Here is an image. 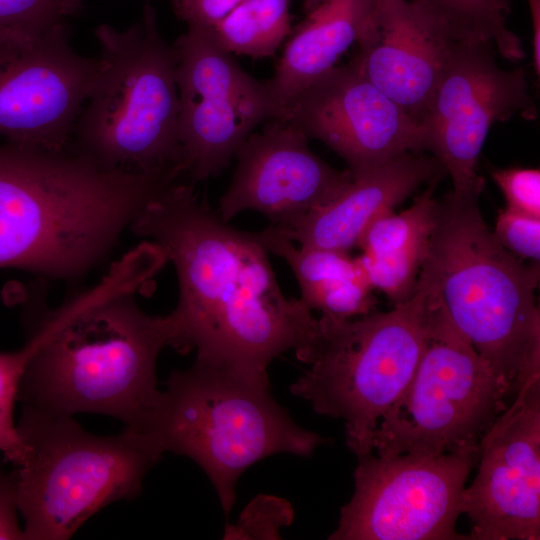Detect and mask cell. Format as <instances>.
Returning <instances> with one entry per match:
<instances>
[{"mask_svg": "<svg viewBox=\"0 0 540 540\" xmlns=\"http://www.w3.org/2000/svg\"><path fill=\"white\" fill-rule=\"evenodd\" d=\"M507 389L449 319L435 288L426 342L403 392L380 419L378 455L475 449L506 408Z\"/></svg>", "mask_w": 540, "mask_h": 540, "instance_id": "obj_8", "label": "cell"}, {"mask_svg": "<svg viewBox=\"0 0 540 540\" xmlns=\"http://www.w3.org/2000/svg\"><path fill=\"white\" fill-rule=\"evenodd\" d=\"M143 241L92 289L46 312L29 327L30 355L17 391L23 408L52 415L97 413L137 432L160 390L156 362L175 348L170 315L151 316L134 294L167 262Z\"/></svg>", "mask_w": 540, "mask_h": 540, "instance_id": "obj_2", "label": "cell"}, {"mask_svg": "<svg viewBox=\"0 0 540 540\" xmlns=\"http://www.w3.org/2000/svg\"><path fill=\"white\" fill-rule=\"evenodd\" d=\"M491 43L454 42L421 120L425 150L451 176L453 194L479 198L484 180L477 163L491 126L517 114L536 117L522 68L504 70Z\"/></svg>", "mask_w": 540, "mask_h": 540, "instance_id": "obj_11", "label": "cell"}, {"mask_svg": "<svg viewBox=\"0 0 540 540\" xmlns=\"http://www.w3.org/2000/svg\"><path fill=\"white\" fill-rule=\"evenodd\" d=\"M533 26L532 50L533 68L536 76L540 75V0H527Z\"/></svg>", "mask_w": 540, "mask_h": 540, "instance_id": "obj_29", "label": "cell"}, {"mask_svg": "<svg viewBox=\"0 0 540 540\" xmlns=\"http://www.w3.org/2000/svg\"><path fill=\"white\" fill-rule=\"evenodd\" d=\"M158 244L178 278L169 313L175 349L230 367L267 372L280 354L306 347L318 318L280 289L255 233L237 230L198 200L192 183L175 182L130 224Z\"/></svg>", "mask_w": 540, "mask_h": 540, "instance_id": "obj_1", "label": "cell"}, {"mask_svg": "<svg viewBox=\"0 0 540 540\" xmlns=\"http://www.w3.org/2000/svg\"><path fill=\"white\" fill-rule=\"evenodd\" d=\"M479 198L437 200L423 268L449 319L515 395L540 378L539 262L525 264L498 241Z\"/></svg>", "mask_w": 540, "mask_h": 540, "instance_id": "obj_3", "label": "cell"}, {"mask_svg": "<svg viewBox=\"0 0 540 540\" xmlns=\"http://www.w3.org/2000/svg\"><path fill=\"white\" fill-rule=\"evenodd\" d=\"M97 59L71 47L64 21L36 32L0 31V136L49 151L71 146Z\"/></svg>", "mask_w": 540, "mask_h": 540, "instance_id": "obj_12", "label": "cell"}, {"mask_svg": "<svg viewBox=\"0 0 540 540\" xmlns=\"http://www.w3.org/2000/svg\"><path fill=\"white\" fill-rule=\"evenodd\" d=\"M139 434L156 452L186 456L211 480L227 515L241 474L279 453L311 456L327 439L298 426L273 397L267 372L196 358L172 370Z\"/></svg>", "mask_w": 540, "mask_h": 540, "instance_id": "obj_4", "label": "cell"}, {"mask_svg": "<svg viewBox=\"0 0 540 540\" xmlns=\"http://www.w3.org/2000/svg\"><path fill=\"white\" fill-rule=\"evenodd\" d=\"M172 46L181 171L202 181L222 172L246 138L282 118V110L265 83L244 71L208 28L188 27Z\"/></svg>", "mask_w": 540, "mask_h": 540, "instance_id": "obj_10", "label": "cell"}, {"mask_svg": "<svg viewBox=\"0 0 540 540\" xmlns=\"http://www.w3.org/2000/svg\"><path fill=\"white\" fill-rule=\"evenodd\" d=\"M478 447L436 456L357 457L355 490L331 540H457L466 480Z\"/></svg>", "mask_w": 540, "mask_h": 540, "instance_id": "obj_9", "label": "cell"}, {"mask_svg": "<svg viewBox=\"0 0 540 540\" xmlns=\"http://www.w3.org/2000/svg\"><path fill=\"white\" fill-rule=\"evenodd\" d=\"M357 43L351 63L421 122L454 42L407 0H377Z\"/></svg>", "mask_w": 540, "mask_h": 540, "instance_id": "obj_16", "label": "cell"}, {"mask_svg": "<svg viewBox=\"0 0 540 540\" xmlns=\"http://www.w3.org/2000/svg\"><path fill=\"white\" fill-rule=\"evenodd\" d=\"M435 287L421 270L414 294L387 312L318 318L311 342L296 352L308 369L290 392L323 416L342 419L357 456L373 451L385 412L410 381L422 354Z\"/></svg>", "mask_w": 540, "mask_h": 540, "instance_id": "obj_6", "label": "cell"}, {"mask_svg": "<svg viewBox=\"0 0 540 540\" xmlns=\"http://www.w3.org/2000/svg\"><path fill=\"white\" fill-rule=\"evenodd\" d=\"M282 119L337 153L353 178L406 153L425 151L421 122L351 62L334 66L310 83L286 106Z\"/></svg>", "mask_w": 540, "mask_h": 540, "instance_id": "obj_14", "label": "cell"}, {"mask_svg": "<svg viewBox=\"0 0 540 540\" xmlns=\"http://www.w3.org/2000/svg\"><path fill=\"white\" fill-rule=\"evenodd\" d=\"M268 252L281 257L293 271L300 299L321 316L353 319L373 312L377 303L358 257L349 252L296 246L275 227L255 232Z\"/></svg>", "mask_w": 540, "mask_h": 540, "instance_id": "obj_19", "label": "cell"}, {"mask_svg": "<svg viewBox=\"0 0 540 540\" xmlns=\"http://www.w3.org/2000/svg\"><path fill=\"white\" fill-rule=\"evenodd\" d=\"M308 139L282 118L252 132L235 154L237 166L219 199L218 216L228 222L253 210L271 226L284 228L337 197L353 176L324 162L309 148Z\"/></svg>", "mask_w": 540, "mask_h": 540, "instance_id": "obj_15", "label": "cell"}, {"mask_svg": "<svg viewBox=\"0 0 540 540\" xmlns=\"http://www.w3.org/2000/svg\"><path fill=\"white\" fill-rule=\"evenodd\" d=\"M377 0H325L307 13L265 85L282 110L361 36Z\"/></svg>", "mask_w": 540, "mask_h": 540, "instance_id": "obj_18", "label": "cell"}, {"mask_svg": "<svg viewBox=\"0 0 540 540\" xmlns=\"http://www.w3.org/2000/svg\"><path fill=\"white\" fill-rule=\"evenodd\" d=\"M82 0H62L61 8L64 17L76 13L81 7Z\"/></svg>", "mask_w": 540, "mask_h": 540, "instance_id": "obj_30", "label": "cell"}, {"mask_svg": "<svg viewBox=\"0 0 540 540\" xmlns=\"http://www.w3.org/2000/svg\"><path fill=\"white\" fill-rule=\"evenodd\" d=\"M23 446L15 466L24 540H65L104 507L138 496L160 460L137 433L99 436L72 416L23 408L16 424Z\"/></svg>", "mask_w": 540, "mask_h": 540, "instance_id": "obj_7", "label": "cell"}, {"mask_svg": "<svg viewBox=\"0 0 540 540\" xmlns=\"http://www.w3.org/2000/svg\"><path fill=\"white\" fill-rule=\"evenodd\" d=\"M444 172L435 157L409 152L353 178L337 197L292 225L275 228L299 246L350 253L376 217Z\"/></svg>", "mask_w": 540, "mask_h": 540, "instance_id": "obj_17", "label": "cell"}, {"mask_svg": "<svg viewBox=\"0 0 540 540\" xmlns=\"http://www.w3.org/2000/svg\"><path fill=\"white\" fill-rule=\"evenodd\" d=\"M289 0H243L211 26V35L228 53L252 58L273 56L291 32Z\"/></svg>", "mask_w": 540, "mask_h": 540, "instance_id": "obj_21", "label": "cell"}, {"mask_svg": "<svg viewBox=\"0 0 540 540\" xmlns=\"http://www.w3.org/2000/svg\"><path fill=\"white\" fill-rule=\"evenodd\" d=\"M30 355L27 344L14 352H0V434L22 447L14 422V405L25 363Z\"/></svg>", "mask_w": 540, "mask_h": 540, "instance_id": "obj_26", "label": "cell"}, {"mask_svg": "<svg viewBox=\"0 0 540 540\" xmlns=\"http://www.w3.org/2000/svg\"><path fill=\"white\" fill-rule=\"evenodd\" d=\"M243 0H172L176 15L188 27L210 28Z\"/></svg>", "mask_w": 540, "mask_h": 540, "instance_id": "obj_27", "label": "cell"}, {"mask_svg": "<svg viewBox=\"0 0 540 540\" xmlns=\"http://www.w3.org/2000/svg\"><path fill=\"white\" fill-rule=\"evenodd\" d=\"M17 512L15 471L5 472L0 467V540H24Z\"/></svg>", "mask_w": 540, "mask_h": 540, "instance_id": "obj_28", "label": "cell"}, {"mask_svg": "<svg viewBox=\"0 0 540 540\" xmlns=\"http://www.w3.org/2000/svg\"><path fill=\"white\" fill-rule=\"evenodd\" d=\"M325 0H305V10L306 12H310L315 7H317L319 4L324 2Z\"/></svg>", "mask_w": 540, "mask_h": 540, "instance_id": "obj_31", "label": "cell"}, {"mask_svg": "<svg viewBox=\"0 0 540 540\" xmlns=\"http://www.w3.org/2000/svg\"><path fill=\"white\" fill-rule=\"evenodd\" d=\"M492 178L502 191L507 209L540 218V171L536 168L494 169Z\"/></svg>", "mask_w": 540, "mask_h": 540, "instance_id": "obj_24", "label": "cell"}, {"mask_svg": "<svg viewBox=\"0 0 540 540\" xmlns=\"http://www.w3.org/2000/svg\"><path fill=\"white\" fill-rule=\"evenodd\" d=\"M94 35L97 70L70 148L106 168L182 176L176 59L155 10L147 3L127 29L101 24Z\"/></svg>", "mask_w": 540, "mask_h": 540, "instance_id": "obj_5", "label": "cell"}, {"mask_svg": "<svg viewBox=\"0 0 540 540\" xmlns=\"http://www.w3.org/2000/svg\"><path fill=\"white\" fill-rule=\"evenodd\" d=\"M62 0H0V31L36 32L64 21Z\"/></svg>", "mask_w": 540, "mask_h": 540, "instance_id": "obj_23", "label": "cell"}, {"mask_svg": "<svg viewBox=\"0 0 540 540\" xmlns=\"http://www.w3.org/2000/svg\"><path fill=\"white\" fill-rule=\"evenodd\" d=\"M410 3L452 42L491 43L509 61L525 57L521 39L508 29L510 0H411Z\"/></svg>", "mask_w": 540, "mask_h": 540, "instance_id": "obj_20", "label": "cell"}, {"mask_svg": "<svg viewBox=\"0 0 540 540\" xmlns=\"http://www.w3.org/2000/svg\"><path fill=\"white\" fill-rule=\"evenodd\" d=\"M493 233L502 246L516 257L539 262L540 218L506 208L499 212Z\"/></svg>", "mask_w": 540, "mask_h": 540, "instance_id": "obj_25", "label": "cell"}, {"mask_svg": "<svg viewBox=\"0 0 540 540\" xmlns=\"http://www.w3.org/2000/svg\"><path fill=\"white\" fill-rule=\"evenodd\" d=\"M514 396L478 443V473L460 502L468 539L540 538V378Z\"/></svg>", "mask_w": 540, "mask_h": 540, "instance_id": "obj_13", "label": "cell"}, {"mask_svg": "<svg viewBox=\"0 0 540 540\" xmlns=\"http://www.w3.org/2000/svg\"><path fill=\"white\" fill-rule=\"evenodd\" d=\"M441 177L435 178L406 210H389L376 217L358 243L362 253L426 261L435 226L437 199L434 192Z\"/></svg>", "mask_w": 540, "mask_h": 540, "instance_id": "obj_22", "label": "cell"}]
</instances>
